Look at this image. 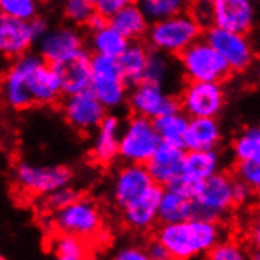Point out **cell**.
Here are the masks:
<instances>
[{
    "label": "cell",
    "mask_w": 260,
    "mask_h": 260,
    "mask_svg": "<svg viewBox=\"0 0 260 260\" xmlns=\"http://www.w3.org/2000/svg\"><path fill=\"white\" fill-rule=\"evenodd\" d=\"M156 238L167 248L171 258L189 260L208 255L215 244L222 240V229L218 221L192 216L180 222L162 224Z\"/></svg>",
    "instance_id": "6da1fadb"
},
{
    "label": "cell",
    "mask_w": 260,
    "mask_h": 260,
    "mask_svg": "<svg viewBox=\"0 0 260 260\" xmlns=\"http://www.w3.org/2000/svg\"><path fill=\"white\" fill-rule=\"evenodd\" d=\"M202 25L192 13L183 11L175 16L151 22L147 30V44L151 51L167 55H180L191 44L202 38Z\"/></svg>",
    "instance_id": "7a4b0ae2"
},
{
    "label": "cell",
    "mask_w": 260,
    "mask_h": 260,
    "mask_svg": "<svg viewBox=\"0 0 260 260\" xmlns=\"http://www.w3.org/2000/svg\"><path fill=\"white\" fill-rule=\"evenodd\" d=\"M73 180V172L63 164H35L19 161L13 167V181L19 191L44 197L49 192L68 186Z\"/></svg>",
    "instance_id": "3957f363"
},
{
    "label": "cell",
    "mask_w": 260,
    "mask_h": 260,
    "mask_svg": "<svg viewBox=\"0 0 260 260\" xmlns=\"http://www.w3.org/2000/svg\"><path fill=\"white\" fill-rule=\"evenodd\" d=\"M178 63L188 81L222 82L232 73L222 55L205 38L183 51L178 55Z\"/></svg>",
    "instance_id": "277c9868"
},
{
    "label": "cell",
    "mask_w": 260,
    "mask_h": 260,
    "mask_svg": "<svg viewBox=\"0 0 260 260\" xmlns=\"http://www.w3.org/2000/svg\"><path fill=\"white\" fill-rule=\"evenodd\" d=\"M91 68V91L106 106V109L115 111L128 103V84L120 70L118 60L108 55L93 54L90 60Z\"/></svg>",
    "instance_id": "5b68a950"
},
{
    "label": "cell",
    "mask_w": 260,
    "mask_h": 260,
    "mask_svg": "<svg viewBox=\"0 0 260 260\" xmlns=\"http://www.w3.org/2000/svg\"><path fill=\"white\" fill-rule=\"evenodd\" d=\"M161 142L155 120L133 114L121 126L120 158L125 162L147 164Z\"/></svg>",
    "instance_id": "8992f818"
},
{
    "label": "cell",
    "mask_w": 260,
    "mask_h": 260,
    "mask_svg": "<svg viewBox=\"0 0 260 260\" xmlns=\"http://www.w3.org/2000/svg\"><path fill=\"white\" fill-rule=\"evenodd\" d=\"M194 216L210 221H219L235 205L234 178L218 172L204 180L192 199Z\"/></svg>",
    "instance_id": "52a82bcc"
},
{
    "label": "cell",
    "mask_w": 260,
    "mask_h": 260,
    "mask_svg": "<svg viewBox=\"0 0 260 260\" xmlns=\"http://www.w3.org/2000/svg\"><path fill=\"white\" fill-rule=\"evenodd\" d=\"M52 224L57 232L93 240L103 231V213L91 199L78 197L65 208L54 213Z\"/></svg>",
    "instance_id": "ba28073f"
},
{
    "label": "cell",
    "mask_w": 260,
    "mask_h": 260,
    "mask_svg": "<svg viewBox=\"0 0 260 260\" xmlns=\"http://www.w3.org/2000/svg\"><path fill=\"white\" fill-rule=\"evenodd\" d=\"M204 38L222 55L232 71L243 73L252 67L255 51L251 40L248 38V34L211 25L205 32Z\"/></svg>",
    "instance_id": "9c48e42d"
},
{
    "label": "cell",
    "mask_w": 260,
    "mask_h": 260,
    "mask_svg": "<svg viewBox=\"0 0 260 260\" xmlns=\"http://www.w3.org/2000/svg\"><path fill=\"white\" fill-rule=\"evenodd\" d=\"M180 109L192 117H216L225 106V90L221 82L188 81L180 91Z\"/></svg>",
    "instance_id": "30bf717a"
},
{
    "label": "cell",
    "mask_w": 260,
    "mask_h": 260,
    "mask_svg": "<svg viewBox=\"0 0 260 260\" xmlns=\"http://www.w3.org/2000/svg\"><path fill=\"white\" fill-rule=\"evenodd\" d=\"M128 104L133 114L151 120L180 109V101L172 96L164 85L150 81H142L131 88Z\"/></svg>",
    "instance_id": "8fae6325"
},
{
    "label": "cell",
    "mask_w": 260,
    "mask_h": 260,
    "mask_svg": "<svg viewBox=\"0 0 260 260\" xmlns=\"http://www.w3.org/2000/svg\"><path fill=\"white\" fill-rule=\"evenodd\" d=\"M106 106L91 91V88L79 91V93L67 95L62 103V114L67 123L79 133L95 131L104 120Z\"/></svg>",
    "instance_id": "7c38bea8"
},
{
    "label": "cell",
    "mask_w": 260,
    "mask_h": 260,
    "mask_svg": "<svg viewBox=\"0 0 260 260\" xmlns=\"http://www.w3.org/2000/svg\"><path fill=\"white\" fill-rule=\"evenodd\" d=\"M84 49V37L78 25H58L46 32L37 43V51L48 63L58 62L73 57Z\"/></svg>",
    "instance_id": "4fadbf2b"
},
{
    "label": "cell",
    "mask_w": 260,
    "mask_h": 260,
    "mask_svg": "<svg viewBox=\"0 0 260 260\" xmlns=\"http://www.w3.org/2000/svg\"><path fill=\"white\" fill-rule=\"evenodd\" d=\"M153 185L155 180L151 178L145 164L125 162L115 172L112 180V199L114 204L123 210L137 197L145 194Z\"/></svg>",
    "instance_id": "5bb4252c"
},
{
    "label": "cell",
    "mask_w": 260,
    "mask_h": 260,
    "mask_svg": "<svg viewBox=\"0 0 260 260\" xmlns=\"http://www.w3.org/2000/svg\"><path fill=\"white\" fill-rule=\"evenodd\" d=\"M40 54L27 52L21 57L13 58V62L5 71L4 76V101L8 108L14 111H24L34 106V101L30 98L25 79L27 73L32 68V65L37 62Z\"/></svg>",
    "instance_id": "9a60e30c"
},
{
    "label": "cell",
    "mask_w": 260,
    "mask_h": 260,
    "mask_svg": "<svg viewBox=\"0 0 260 260\" xmlns=\"http://www.w3.org/2000/svg\"><path fill=\"white\" fill-rule=\"evenodd\" d=\"M25 87L34 101V106L54 104L63 95L62 81H60L55 67L43 60L41 55L28 70Z\"/></svg>",
    "instance_id": "2e32d148"
},
{
    "label": "cell",
    "mask_w": 260,
    "mask_h": 260,
    "mask_svg": "<svg viewBox=\"0 0 260 260\" xmlns=\"http://www.w3.org/2000/svg\"><path fill=\"white\" fill-rule=\"evenodd\" d=\"M213 25L249 34L255 24L254 0H210Z\"/></svg>",
    "instance_id": "e0dca14e"
},
{
    "label": "cell",
    "mask_w": 260,
    "mask_h": 260,
    "mask_svg": "<svg viewBox=\"0 0 260 260\" xmlns=\"http://www.w3.org/2000/svg\"><path fill=\"white\" fill-rule=\"evenodd\" d=\"M186 148L181 145L161 142V145L153 153V156L145 164L147 169L155 180L156 185L169 186L180 175H183V167H185Z\"/></svg>",
    "instance_id": "ac0fdd59"
},
{
    "label": "cell",
    "mask_w": 260,
    "mask_h": 260,
    "mask_svg": "<svg viewBox=\"0 0 260 260\" xmlns=\"http://www.w3.org/2000/svg\"><path fill=\"white\" fill-rule=\"evenodd\" d=\"M164 186L153 185L145 194L123 208V222L137 232H145L159 221V204Z\"/></svg>",
    "instance_id": "d6986e66"
},
{
    "label": "cell",
    "mask_w": 260,
    "mask_h": 260,
    "mask_svg": "<svg viewBox=\"0 0 260 260\" xmlns=\"http://www.w3.org/2000/svg\"><path fill=\"white\" fill-rule=\"evenodd\" d=\"M37 38L30 21L2 14L0 18V51L8 58H16L30 51Z\"/></svg>",
    "instance_id": "ffe728a7"
},
{
    "label": "cell",
    "mask_w": 260,
    "mask_h": 260,
    "mask_svg": "<svg viewBox=\"0 0 260 260\" xmlns=\"http://www.w3.org/2000/svg\"><path fill=\"white\" fill-rule=\"evenodd\" d=\"M121 121L117 115H106L95 129L91 142V158L100 166H109L120 158Z\"/></svg>",
    "instance_id": "44dd1931"
},
{
    "label": "cell",
    "mask_w": 260,
    "mask_h": 260,
    "mask_svg": "<svg viewBox=\"0 0 260 260\" xmlns=\"http://www.w3.org/2000/svg\"><path fill=\"white\" fill-rule=\"evenodd\" d=\"M90 60L91 57L82 49L81 52L63 60V62H58L54 65L60 76V81H62L65 95L79 93V91L90 88L91 85Z\"/></svg>",
    "instance_id": "7402d4cb"
},
{
    "label": "cell",
    "mask_w": 260,
    "mask_h": 260,
    "mask_svg": "<svg viewBox=\"0 0 260 260\" xmlns=\"http://www.w3.org/2000/svg\"><path fill=\"white\" fill-rule=\"evenodd\" d=\"M222 142V129L216 117H192L185 137L186 150H216Z\"/></svg>",
    "instance_id": "603a6c76"
},
{
    "label": "cell",
    "mask_w": 260,
    "mask_h": 260,
    "mask_svg": "<svg viewBox=\"0 0 260 260\" xmlns=\"http://www.w3.org/2000/svg\"><path fill=\"white\" fill-rule=\"evenodd\" d=\"M109 24L114 25L120 34H123L129 41H137L147 35L151 22L145 16L139 4H131L111 14Z\"/></svg>",
    "instance_id": "cb8c5ba5"
},
{
    "label": "cell",
    "mask_w": 260,
    "mask_h": 260,
    "mask_svg": "<svg viewBox=\"0 0 260 260\" xmlns=\"http://www.w3.org/2000/svg\"><path fill=\"white\" fill-rule=\"evenodd\" d=\"M221 169V156L218 150H186L183 175L202 183Z\"/></svg>",
    "instance_id": "d4e9b609"
},
{
    "label": "cell",
    "mask_w": 260,
    "mask_h": 260,
    "mask_svg": "<svg viewBox=\"0 0 260 260\" xmlns=\"http://www.w3.org/2000/svg\"><path fill=\"white\" fill-rule=\"evenodd\" d=\"M148 55H150V51L147 49V46L137 41H133L128 44V48L123 51V54L117 58L120 70L123 73V78L129 87H134L144 81L147 63H148Z\"/></svg>",
    "instance_id": "484cf974"
},
{
    "label": "cell",
    "mask_w": 260,
    "mask_h": 260,
    "mask_svg": "<svg viewBox=\"0 0 260 260\" xmlns=\"http://www.w3.org/2000/svg\"><path fill=\"white\" fill-rule=\"evenodd\" d=\"M194 216V202L188 196H183L171 188H164L159 204V222L172 224Z\"/></svg>",
    "instance_id": "4316f807"
},
{
    "label": "cell",
    "mask_w": 260,
    "mask_h": 260,
    "mask_svg": "<svg viewBox=\"0 0 260 260\" xmlns=\"http://www.w3.org/2000/svg\"><path fill=\"white\" fill-rule=\"evenodd\" d=\"M129 43L131 41L111 24L104 25L100 30H95V32H90L88 38V46L93 51V54L108 55L114 58H118L123 54Z\"/></svg>",
    "instance_id": "83f0119b"
},
{
    "label": "cell",
    "mask_w": 260,
    "mask_h": 260,
    "mask_svg": "<svg viewBox=\"0 0 260 260\" xmlns=\"http://www.w3.org/2000/svg\"><path fill=\"white\" fill-rule=\"evenodd\" d=\"M49 252L58 260H84L90 255V240L58 232L49 241Z\"/></svg>",
    "instance_id": "f1b7e54d"
},
{
    "label": "cell",
    "mask_w": 260,
    "mask_h": 260,
    "mask_svg": "<svg viewBox=\"0 0 260 260\" xmlns=\"http://www.w3.org/2000/svg\"><path fill=\"white\" fill-rule=\"evenodd\" d=\"M191 117L181 109L161 115L155 120V126L162 142H169L175 145L185 147V137L189 128Z\"/></svg>",
    "instance_id": "f546056e"
},
{
    "label": "cell",
    "mask_w": 260,
    "mask_h": 260,
    "mask_svg": "<svg viewBox=\"0 0 260 260\" xmlns=\"http://www.w3.org/2000/svg\"><path fill=\"white\" fill-rule=\"evenodd\" d=\"M237 161H260V126L244 128L232 144Z\"/></svg>",
    "instance_id": "4dcf8cb0"
},
{
    "label": "cell",
    "mask_w": 260,
    "mask_h": 260,
    "mask_svg": "<svg viewBox=\"0 0 260 260\" xmlns=\"http://www.w3.org/2000/svg\"><path fill=\"white\" fill-rule=\"evenodd\" d=\"M189 2L191 0H139L137 4H139L150 22H156L186 11Z\"/></svg>",
    "instance_id": "1f68e13d"
},
{
    "label": "cell",
    "mask_w": 260,
    "mask_h": 260,
    "mask_svg": "<svg viewBox=\"0 0 260 260\" xmlns=\"http://www.w3.org/2000/svg\"><path fill=\"white\" fill-rule=\"evenodd\" d=\"M169 57L171 55L158 52V51H150L144 81L161 84V85L166 87V84L171 81L172 70H174L172 62H171Z\"/></svg>",
    "instance_id": "d6a6232c"
},
{
    "label": "cell",
    "mask_w": 260,
    "mask_h": 260,
    "mask_svg": "<svg viewBox=\"0 0 260 260\" xmlns=\"http://www.w3.org/2000/svg\"><path fill=\"white\" fill-rule=\"evenodd\" d=\"M62 11L65 19L73 25H85L90 16L96 11V5L90 0H63Z\"/></svg>",
    "instance_id": "836d02e7"
},
{
    "label": "cell",
    "mask_w": 260,
    "mask_h": 260,
    "mask_svg": "<svg viewBox=\"0 0 260 260\" xmlns=\"http://www.w3.org/2000/svg\"><path fill=\"white\" fill-rule=\"evenodd\" d=\"M0 10L5 16L30 21L38 16L40 0H0Z\"/></svg>",
    "instance_id": "e575fe53"
},
{
    "label": "cell",
    "mask_w": 260,
    "mask_h": 260,
    "mask_svg": "<svg viewBox=\"0 0 260 260\" xmlns=\"http://www.w3.org/2000/svg\"><path fill=\"white\" fill-rule=\"evenodd\" d=\"M211 260H243L246 258V251L238 241L234 240H219L215 248L208 252Z\"/></svg>",
    "instance_id": "d590c367"
},
{
    "label": "cell",
    "mask_w": 260,
    "mask_h": 260,
    "mask_svg": "<svg viewBox=\"0 0 260 260\" xmlns=\"http://www.w3.org/2000/svg\"><path fill=\"white\" fill-rule=\"evenodd\" d=\"M79 197L78 191L73 189L70 185L68 186H63V188H58L52 192H49L48 196H44V208L51 211V213H55L58 210L65 208L67 205H70L73 201Z\"/></svg>",
    "instance_id": "8d00e7d4"
},
{
    "label": "cell",
    "mask_w": 260,
    "mask_h": 260,
    "mask_svg": "<svg viewBox=\"0 0 260 260\" xmlns=\"http://www.w3.org/2000/svg\"><path fill=\"white\" fill-rule=\"evenodd\" d=\"M237 177L246 181L260 199V161H238Z\"/></svg>",
    "instance_id": "74e56055"
},
{
    "label": "cell",
    "mask_w": 260,
    "mask_h": 260,
    "mask_svg": "<svg viewBox=\"0 0 260 260\" xmlns=\"http://www.w3.org/2000/svg\"><path fill=\"white\" fill-rule=\"evenodd\" d=\"M254 194H255L254 189L248 185L246 181L241 180L240 177L234 178V201H235V205L249 204Z\"/></svg>",
    "instance_id": "f35d334b"
},
{
    "label": "cell",
    "mask_w": 260,
    "mask_h": 260,
    "mask_svg": "<svg viewBox=\"0 0 260 260\" xmlns=\"http://www.w3.org/2000/svg\"><path fill=\"white\" fill-rule=\"evenodd\" d=\"M191 13L202 27H211L213 25L210 0H196Z\"/></svg>",
    "instance_id": "ab89813d"
},
{
    "label": "cell",
    "mask_w": 260,
    "mask_h": 260,
    "mask_svg": "<svg viewBox=\"0 0 260 260\" xmlns=\"http://www.w3.org/2000/svg\"><path fill=\"white\" fill-rule=\"evenodd\" d=\"M114 257L117 260H145V258H148L147 251L141 246H137V244H125V246L118 248L115 251Z\"/></svg>",
    "instance_id": "60d3db41"
},
{
    "label": "cell",
    "mask_w": 260,
    "mask_h": 260,
    "mask_svg": "<svg viewBox=\"0 0 260 260\" xmlns=\"http://www.w3.org/2000/svg\"><path fill=\"white\" fill-rule=\"evenodd\" d=\"M137 2H139V0H100L96 4V8L109 18L117 10L123 8L126 5H131V4H137Z\"/></svg>",
    "instance_id": "b9f144b4"
},
{
    "label": "cell",
    "mask_w": 260,
    "mask_h": 260,
    "mask_svg": "<svg viewBox=\"0 0 260 260\" xmlns=\"http://www.w3.org/2000/svg\"><path fill=\"white\" fill-rule=\"evenodd\" d=\"M145 251H147L148 258H151V260H167V258H171L169 251H167V248L158 238L148 241Z\"/></svg>",
    "instance_id": "7bdbcfd3"
},
{
    "label": "cell",
    "mask_w": 260,
    "mask_h": 260,
    "mask_svg": "<svg viewBox=\"0 0 260 260\" xmlns=\"http://www.w3.org/2000/svg\"><path fill=\"white\" fill-rule=\"evenodd\" d=\"M108 24H109V18L96 8V11L90 16L85 27L88 28V32H95V30H100V28H103L104 25H108Z\"/></svg>",
    "instance_id": "ee69618b"
},
{
    "label": "cell",
    "mask_w": 260,
    "mask_h": 260,
    "mask_svg": "<svg viewBox=\"0 0 260 260\" xmlns=\"http://www.w3.org/2000/svg\"><path fill=\"white\" fill-rule=\"evenodd\" d=\"M249 241L254 251H260V215L251 222L249 227Z\"/></svg>",
    "instance_id": "f6af8a7d"
},
{
    "label": "cell",
    "mask_w": 260,
    "mask_h": 260,
    "mask_svg": "<svg viewBox=\"0 0 260 260\" xmlns=\"http://www.w3.org/2000/svg\"><path fill=\"white\" fill-rule=\"evenodd\" d=\"M30 25H32V30H34V34H35L37 43H38V40L49 30L46 19H43V18H40V16H37V18H34V19H30Z\"/></svg>",
    "instance_id": "bcb514c9"
},
{
    "label": "cell",
    "mask_w": 260,
    "mask_h": 260,
    "mask_svg": "<svg viewBox=\"0 0 260 260\" xmlns=\"http://www.w3.org/2000/svg\"><path fill=\"white\" fill-rule=\"evenodd\" d=\"M255 78H257V81H258V84H260V63L255 67Z\"/></svg>",
    "instance_id": "7dc6e473"
},
{
    "label": "cell",
    "mask_w": 260,
    "mask_h": 260,
    "mask_svg": "<svg viewBox=\"0 0 260 260\" xmlns=\"http://www.w3.org/2000/svg\"><path fill=\"white\" fill-rule=\"evenodd\" d=\"M255 260H260V251H254V255H252Z\"/></svg>",
    "instance_id": "c3c4849f"
},
{
    "label": "cell",
    "mask_w": 260,
    "mask_h": 260,
    "mask_svg": "<svg viewBox=\"0 0 260 260\" xmlns=\"http://www.w3.org/2000/svg\"><path fill=\"white\" fill-rule=\"evenodd\" d=\"M90 2H91V4H95V5H96V4L100 2V0H90Z\"/></svg>",
    "instance_id": "681fc988"
},
{
    "label": "cell",
    "mask_w": 260,
    "mask_h": 260,
    "mask_svg": "<svg viewBox=\"0 0 260 260\" xmlns=\"http://www.w3.org/2000/svg\"><path fill=\"white\" fill-rule=\"evenodd\" d=\"M191 2H196V0H191Z\"/></svg>",
    "instance_id": "f907efd6"
}]
</instances>
